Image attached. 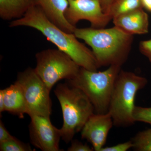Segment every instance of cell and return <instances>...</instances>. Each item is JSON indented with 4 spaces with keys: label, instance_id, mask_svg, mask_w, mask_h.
Masks as SVG:
<instances>
[{
    "label": "cell",
    "instance_id": "1",
    "mask_svg": "<svg viewBox=\"0 0 151 151\" xmlns=\"http://www.w3.org/2000/svg\"><path fill=\"white\" fill-rule=\"evenodd\" d=\"M21 26L40 32L80 67L92 71H97L99 68L92 50L78 41L74 34L65 32L50 21L39 6L31 8L22 17L14 20L9 25L10 27Z\"/></svg>",
    "mask_w": 151,
    "mask_h": 151
},
{
    "label": "cell",
    "instance_id": "2",
    "mask_svg": "<svg viewBox=\"0 0 151 151\" xmlns=\"http://www.w3.org/2000/svg\"><path fill=\"white\" fill-rule=\"evenodd\" d=\"M73 34L92 48L99 68L122 66L129 54L134 36L114 26L110 28H77Z\"/></svg>",
    "mask_w": 151,
    "mask_h": 151
},
{
    "label": "cell",
    "instance_id": "3",
    "mask_svg": "<svg viewBox=\"0 0 151 151\" xmlns=\"http://www.w3.org/2000/svg\"><path fill=\"white\" fill-rule=\"evenodd\" d=\"M59 101L63 116V125L60 130L61 138L66 143L73 139L81 131L90 116L94 113L93 105L81 90L67 83L60 84L54 90Z\"/></svg>",
    "mask_w": 151,
    "mask_h": 151
},
{
    "label": "cell",
    "instance_id": "4",
    "mask_svg": "<svg viewBox=\"0 0 151 151\" xmlns=\"http://www.w3.org/2000/svg\"><path fill=\"white\" fill-rule=\"evenodd\" d=\"M121 70V66L116 65L102 71L81 67L77 75L67 80V83L86 94L94 107V113L105 114L108 112L115 81Z\"/></svg>",
    "mask_w": 151,
    "mask_h": 151
},
{
    "label": "cell",
    "instance_id": "5",
    "mask_svg": "<svg viewBox=\"0 0 151 151\" xmlns=\"http://www.w3.org/2000/svg\"><path fill=\"white\" fill-rule=\"evenodd\" d=\"M147 82L145 77L121 69L115 81L108 112L114 126L126 127L134 124L133 113L135 97Z\"/></svg>",
    "mask_w": 151,
    "mask_h": 151
},
{
    "label": "cell",
    "instance_id": "6",
    "mask_svg": "<svg viewBox=\"0 0 151 151\" xmlns=\"http://www.w3.org/2000/svg\"><path fill=\"white\" fill-rule=\"evenodd\" d=\"M35 58L36 73L50 90L58 81L74 78L81 68L69 55L59 49L45 50L36 53Z\"/></svg>",
    "mask_w": 151,
    "mask_h": 151
},
{
    "label": "cell",
    "instance_id": "7",
    "mask_svg": "<svg viewBox=\"0 0 151 151\" xmlns=\"http://www.w3.org/2000/svg\"><path fill=\"white\" fill-rule=\"evenodd\" d=\"M16 81L23 92L27 108V114L30 117L37 115L50 117V90L36 73L34 68L29 67L19 73Z\"/></svg>",
    "mask_w": 151,
    "mask_h": 151
},
{
    "label": "cell",
    "instance_id": "8",
    "mask_svg": "<svg viewBox=\"0 0 151 151\" xmlns=\"http://www.w3.org/2000/svg\"><path fill=\"white\" fill-rule=\"evenodd\" d=\"M68 6L65 17L68 22L76 27L81 20L90 22L91 27L105 28L112 19L110 15L104 13L100 0H68Z\"/></svg>",
    "mask_w": 151,
    "mask_h": 151
},
{
    "label": "cell",
    "instance_id": "9",
    "mask_svg": "<svg viewBox=\"0 0 151 151\" xmlns=\"http://www.w3.org/2000/svg\"><path fill=\"white\" fill-rule=\"evenodd\" d=\"M29 127L31 142L43 151H59L61 138L60 130L55 127L50 117L34 115L30 116Z\"/></svg>",
    "mask_w": 151,
    "mask_h": 151
},
{
    "label": "cell",
    "instance_id": "10",
    "mask_svg": "<svg viewBox=\"0 0 151 151\" xmlns=\"http://www.w3.org/2000/svg\"><path fill=\"white\" fill-rule=\"evenodd\" d=\"M113 126V119L109 112L94 113L81 129V138L92 144L94 150L100 151L105 147L108 133Z\"/></svg>",
    "mask_w": 151,
    "mask_h": 151
},
{
    "label": "cell",
    "instance_id": "11",
    "mask_svg": "<svg viewBox=\"0 0 151 151\" xmlns=\"http://www.w3.org/2000/svg\"><path fill=\"white\" fill-rule=\"evenodd\" d=\"M113 20L115 26L129 34L143 35L148 32V16L142 8L123 14Z\"/></svg>",
    "mask_w": 151,
    "mask_h": 151
},
{
    "label": "cell",
    "instance_id": "12",
    "mask_svg": "<svg viewBox=\"0 0 151 151\" xmlns=\"http://www.w3.org/2000/svg\"><path fill=\"white\" fill-rule=\"evenodd\" d=\"M36 5L40 7L55 24L65 32L73 33L76 27L70 24L65 17L68 6V0H36Z\"/></svg>",
    "mask_w": 151,
    "mask_h": 151
},
{
    "label": "cell",
    "instance_id": "13",
    "mask_svg": "<svg viewBox=\"0 0 151 151\" xmlns=\"http://www.w3.org/2000/svg\"><path fill=\"white\" fill-rule=\"evenodd\" d=\"M4 111L22 119L27 113L26 103L21 87L15 81L9 87L2 89Z\"/></svg>",
    "mask_w": 151,
    "mask_h": 151
},
{
    "label": "cell",
    "instance_id": "14",
    "mask_svg": "<svg viewBox=\"0 0 151 151\" xmlns=\"http://www.w3.org/2000/svg\"><path fill=\"white\" fill-rule=\"evenodd\" d=\"M36 5V0H0V17L5 20L20 19Z\"/></svg>",
    "mask_w": 151,
    "mask_h": 151
},
{
    "label": "cell",
    "instance_id": "15",
    "mask_svg": "<svg viewBox=\"0 0 151 151\" xmlns=\"http://www.w3.org/2000/svg\"><path fill=\"white\" fill-rule=\"evenodd\" d=\"M142 8V0H115L111 6L109 15L113 19L123 14Z\"/></svg>",
    "mask_w": 151,
    "mask_h": 151
},
{
    "label": "cell",
    "instance_id": "16",
    "mask_svg": "<svg viewBox=\"0 0 151 151\" xmlns=\"http://www.w3.org/2000/svg\"><path fill=\"white\" fill-rule=\"evenodd\" d=\"M132 141L134 150L151 151V128L139 132Z\"/></svg>",
    "mask_w": 151,
    "mask_h": 151
},
{
    "label": "cell",
    "instance_id": "17",
    "mask_svg": "<svg viewBox=\"0 0 151 151\" xmlns=\"http://www.w3.org/2000/svg\"><path fill=\"white\" fill-rule=\"evenodd\" d=\"M1 151H32L29 144L22 142L16 138L0 143Z\"/></svg>",
    "mask_w": 151,
    "mask_h": 151
},
{
    "label": "cell",
    "instance_id": "18",
    "mask_svg": "<svg viewBox=\"0 0 151 151\" xmlns=\"http://www.w3.org/2000/svg\"><path fill=\"white\" fill-rule=\"evenodd\" d=\"M135 122H141L151 125V107L135 106L133 113Z\"/></svg>",
    "mask_w": 151,
    "mask_h": 151
},
{
    "label": "cell",
    "instance_id": "19",
    "mask_svg": "<svg viewBox=\"0 0 151 151\" xmlns=\"http://www.w3.org/2000/svg\"><path fill=\"white\" fill-rule=\"evenodd\" d=\"M133 147V142L131 140L126 142L120 143L111 147H104L100 151H127L130 149H132Z\"/></svg>",
    "mask_w": 151,
    "mask_h": 151
},
{
    "label": "cell",
    "instance_id": "20",
    "mask_svg": "<svg viewBox=\"0 0 151 151\" xmlns=\"http://www.w3.org/2000/svg\"><path fill=\"white\" fill-rule=\"evenodd\" d=\"M139 49L151 63V40L141 41L139 44Z\"/></svg>",
    "mask_w": 151,
    "mask_h": 151
},
{
    "label": "cell",
    "instance_id": "21",
    "mask_svg": "<svg viewBox=\"0 0 151 151\" xmlns=\"http://www.w3.org/2000/svg\"><path fill=\"white\" fill-rule=\"evenodd\" d=\"M71 145L68 149V151H92L93 148L87 144H83L77 140L71 141Z\"/></svg>",
    "mask_w": 151,
    "mask_h": 151
},
{
    "label": "cell",
    "instance_id": "22",
    "mask_svg": "<svg viewBox=\"0 0 151 151\" xmlns=\"http://www.w3.org/2000/svg\"><path fill=\"white\" fill-rule=\"evenodd\" d=\"M14 137L10 134L3 124L1 120L0 122V143L13 139Z\"/></svg>",
    "mask_w": 151,
    "mask_h": 151
},
{
    "label": "cell",
    "instance_id": "23",
    "mask_svg": "<svg viewBox=\"0 0 151 151\" xmlns=\"http://www.w3.org/2000/svg\"><path fill=\"white\" fill-rule=\"evenodd\" d=\"M104 13L109 15L112 4L115 0H100Z\"/></svg>",
    "mask_w": 151,
    "mask_h": 151
},
{
    "label": "cell",
    "instance_id": "24",
    "mask_svg": "<svg viewBox=\"0 0 151 151\" xmlns=\"http://www.w3.org/2000/svg\"><path fill=\"white\" fill-rule=\"evenodd\" d=\"M4 111V97L2 89L0 90V113Z\"/></svg>",
    "mask_w": 151,
    "mask_h": 151
},
{
    "label": "cell",
    "instance_id": "25",
    "mask_svg": "<svg viewBox=\"0 0 151 151\" xmlns=\"http://www.w3.org/2000/svg\"><path fill=\"white\" fill-rule=\"evenodd\" d=\"M143 7L151 12V0H142Z\"/></svg>",
    "mask_w": 151,
    "mask_h": 151
}]
</instances>
